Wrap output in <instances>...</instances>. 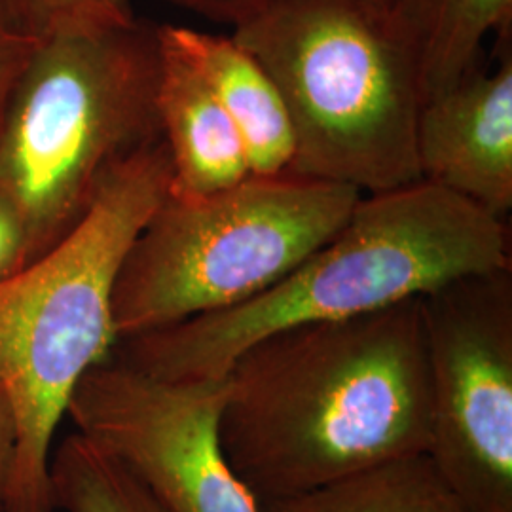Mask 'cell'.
I'll list each match as a JSON object with an SVG mask.
<instances>
[{"label":"cell","mask_w":512,"mask_h":512,"mask_svg":"<svg viewBox=\"0 0 512 512\" xmlns=\"http://www.w3.org/2000/svg\"><path fill=\"white\" fill-rule=\"evenodd\" d=\"M55 509L65 512H169L124 465L74 433L50 458Z\"/></svg>","instance_id":"14"},{"label":"cell","mask_w":512,"mask_h":512,"mask_svg":"<svg viewBox=\"0 0 512 512\" xmlns=\"http://www.w3.org/2000/svg\"><path fill=\"white\" fill-rule=\"evenodd\" d=\"M37 46V40L19 29L0 0V116Z\"/></svg>","instance_id":"16"},{"label":"cell","mask_w":512,"mask_h":512,"mask_svg":"<svg viewBox=\"0 0 512 512\" xmlns=\"http://www.w3.org/2000/svg\"><path fill=\"white\" fill-rule=\"evenodd\" d=\"M232 38L270 74L293 131L289 173L365 194L420 179V74L389 4L270 0Z\"/></svg>","instance_id":"4"},{"label":"cell","mask_w":512,"mask_h":512,"mask_svg":"<svg viewBox=\"0 0 512 512\" xmlns=\"http://www.w3.org/2000/svg\"><path fill=\"white\" fill-rule=\"evenodd\" d=\"M16 437H18L16 416L6 391L0 385V512L4 511V497H6V488H8L14 452H16Z\"/></svg>","instance_id":"19"},{"label":"cell","mask_w":512,"mask_h":512,"mask_svg":"<svg viewBox=\"0 0 512 512\" xmlns=\"http://www.w3.org/2000/svg\"><path fill=\"white\" fill-rule=\"evenodd\" d=\"M160 38L194 69L232 120L253 175L289 173L293 131L270 74L238 42L192 27L158 25Z\"/></svg>","instance_id":"11"},{"label":"cell","mask_w":512,"mask_h":512,"mask_svg":"<svg viewBox=\"0 0 512 512\" xmlns=\"http://www.w3.org/2000/svg\"><path fill=\"white\" fill-rule=\"evenodd\" d=\"M503 268H512L507 220L416 181L365 194L329 241L264 293L120 338L110 357L171 382L220 380L245 349L279 330L384 310Z\"/></svg>","instance_id":"2"},{"label":"cell","mask_w":512,"mask_h":512,"mask_svg":"<svg viewBox=\"0 0 512 512\" xmlns=\"http://www.w3.org/2000/svg\"><path fill=\"white\" fill-rule=\"evenodd\" d=\"M497 61L463 74L423 101L416 152L420 179L507 219L512 209L511 35L497 38Z\"/></svg>","instance_id":"9"},{"label":"cell","mask_w":512,"mask_h":512,"mask_svg":"<svg viewBox=\"0 0 512 512\" xmlns=\"http://www.w3.org/2000/svg\"><path fill=\"white\" fill-rule=\"evenodd\" d=\"M391 16L414 55L423 101L484 61L490 37L512 29V0H391Z\"/></svg>","instance_id":"12"},{"label":"cell","mask_w":512,"mask_h":512,"mask_svg":"<svg viewBox=\"0 0 512 512\" xmlns=\"http://www.w3.org/2000/svg\"><path fill=\"white\" fill-rule=\"evenodd\" d=\"M258 512H469L427 452L391 459L308 492L258 503Z\"/></svg>","instance_id":"13"},{"label":"cell","mask_w":512,"mask_h":512,"mask_svg":"<svg viewBox=\"0 0 512 512\" xmlns=\"http://www.w3.org/2000/svg\"><path fill=\"white\" fill-rule=\"evenodd\" d=\"M158 78L148 19L38 44L0 116V192L18 207L33 262L86 219L120 167L164 139Z\"/></svg>","instance_id":"5"},{"label":"cell","mask_w":512,"mask_h":512,"mask_svg":"<svg viewBox=\"0 0 512 512\" xmlns=\"http://www.w3.org/2000/svg\"><path fill=\"white\" fill-rule=\"evenodd\" d=\"M224 395V378L171 382L109 357L74 387L67 416L167 511L258 512L220 446Z\"/></svg>","instance_id":"8"},{"label":"cell","mask_w":512,"mask_h":512,"mask_svg":"<svg viewBox=\"0 0 512 512\" xmlns=\"http://www.w3.org/2000/svg\"><path fill=\"white\" fill-rule=\"evenodd\" d=\"M19 29L38 44L61 35L128 25L131 0H2Z\"/></svg>","instance_id":"15"},{"label":"cell","mask_w":512,"mask_h":512,"mask_svg":"<svg viewBox=\"0 0 512 512\" xmlns=\"http://www.w3.org/2000/svg\"><path fill=\"white\" fill-rule=\"evenodd\" d=\"M427 454L469 512H512V268L421 296Z\"/></svg>","instance_id":"7"},{"label":"cell","mask_w":512,"mask_h":512,"mask_svg":"<svg viewBox=\"0 0 512 512\" xmlns=\"http://www.w3.org/2000/svg\"><path fill=\"white\" fill-rule=\"evenodd\" d=\"M171 181L162 139L116 171L67 238L0 283V385L18 427L2 512L55 511L57 425L82 376L112 353L116 275Z\"/></svg>","instance_id":"3"},{"label":"cell","mask_w":512,"mask_h":512,"mask_svg":"<svg viewBox=\"0 0 512 512\" xmlns=\"http://www.w3.org/2000/svg\"><path fill=\"white\" fill-rule=\"evenodd\" d=\"M361 198L296 173L251 175L203 198L169 192L116 275L118 340L264 293L329 241Z\"/></svg>","instance_id":"6"},{"label":"cell","mask_w":512,"mask_h":512,"mask_svg":"<svg viewBox=\"0 0 512 512\" xmlns=\"http://www.w3.org/2000/svg\"><path fill=\"white\" fill-rule=\"evenodd\" d=\"M158 116L173 181L171 194L203 198L251 177L238 129L202 78L160 38Z\"/></svg>","instance_id":"10"},{"label":"cell","mask_w":512,"mask_h":512,"mask_svg":"<svg viewBox=\"0 0 512 512\" xmlns=\"http://www.w3.org/2000/svg\"><path fill=\"white\" fill-rule=\"evenodd\" d=\"M173 8L184 10L200 18L230 25L232 29L239 23L253 18L270 0H158Z\"/></svg>","instance_id":"18"},{"label":"cell","mask_w":512,"mask_h":512,"mask_svg":"<svg viewBox=\"0 0 512 512\" xmlns=\"http://www.w3.org/2000/svg\"><path fill=\"white\" fill-rule=\"evenodd\" d=\"M25 222L14 202L0 192V283L31 264Z\"/></svg>","instance_id":"17"},{"label":"cell","mask_w":512,"mask_h":512,"mask_svg":"<svg viewBox=\"0 0 512 512\" xmlns=\"http://www.w3.org/2000/svg\"><path fill=\"white\" fill-rule=\"evenodd\" d=\"M376 2H382V4H389L391 0H376Z\"/></svg>","instance_id":"20"},{"label":"cell","mask_w":512,"mask_h":512,"mask_svg":"<svg viewBox=\"0 0 512 512\" xmlns=\"http://www.w3.org/2000/svg\"><path fill=\"white\" fill-rule=\"evenodd\" d=\"M224 380L220 446L258 503L429 448L421 296L279 330L245 349Z\"/></svg>","instance_id":"1"}]
</instances>
